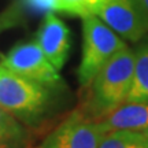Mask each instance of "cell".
Returning a JSON list of instances; mask_svg holds the SVG:
<instances>
[{
    "mask_svg": "<svg viewBox=\"0 0 148 148\" xmlns=\"http://www.w3.org/2000/svg\"><path fill=\"white\" fill-rule=\"evenodd\" d=\"M99 148H148V130H111L107 132Z\"/></svg>",
    "mask_w": 148,
    "mask_h": 148,
    "instance_id": "obj_11",
    "label": "cell"
},
{
    "mask_svg": "<svg viewBox=\"0 0 148 148\" xmlns=\"http://www.w3.org/2000/svg\"><path fill=\"white\" fill-rule=\"evenodd\" d=\"M95 15L125 41L138 42L148 34V14L138 0H103Z\"/></svg>",
    "mask_w": 148,
    "mask_h": 148,
    "instance_id": "obj_5",
    "label": "cell"
},
{
    "mask_svg": "<svg viewBox=\"0 0 148 148\" xmlns=\"http://www.w3.org/2000/svg\"><path fill=\"white\" fill-rule=\"evenodd\" d=\"M104 132L111 130H148V101H126L99 119Z\"/></svg>",
    "mask_w": 148,
    "mask_h": 148,
    "instance_id": "obj_8",
    "label": "cell"
},
{
    "mask_svg": "<svg viewBox=\"0 0 148 148\" xmlns=\"http://www.w3.org/2000/svg\"><path fill=\"white\" fill-rule=\"evenodd\" d=\"M38 148H42V147H38Z\"/></svg>",
    "mask_w": 148,
    "mask_h": 148,
    "instance_id": "obj_15",
    "label": "cell"
},
{
    "mask_svg": "<svg viewBox=\"0 0 148 148\" xmlns=\"http://www.w3.org/2000/svg\"><path fill=\"white\" fill-rule=\"evenodd\" d=\"M26 3L34 10L40 11H59V0H26Z\"/></svg>",
    "mask_w": 148,
    "mask_h": 148,
    "instance_id": "obj_13",
    "label": "cell"
},
{
    "mask_svg": "<svg viewBox=\"0 0 148 148\" xmlns=\"http://www.w3.org/2000/svg\"><path fill=\"white\" fill-rule=\"evenodd\" d=\"M140 3H141V5L144 7V10H145V12L148 14V0H138Z\"/></svg>",
    "mask_w": 148,
    "mask_h": 148,
    "instance_id": "obj_14",
    "label": "cell"
},
{
    "mask_svg": "<svg viewBox=\"0 0 148 148\" xmlns=\"http://www.w3.org/2000/svg\"><path fill=\"white\" fill-rule=\"evenodd\" d=\"M103 0H59V11L81 18L95 15Z\"/></svg>",
    "mask_w": 148,
    "mask_h": 148,
    "instance_id": "obj_12",
    "label": "cell"
},
{
    "mask_svg": "<svg viewBox=\"0 0 148 148\" xmlns=\"http://www.w3.org/2000/svg\"><path fill=\"white\" fill-rule=\"evenodd\" d=\"M126 47V41L100 18L96 15L82 18V55L77 70L79 85L86 88L97 71L116 52Z\"/></svg>",
    "mask_w": 148,
    "mask_h": 148,
    "instance_id": "obj_3",
    "label": "cell"
},
{
    "mask_svg": "<svg viewBox=\"0 0 148 148\" xmlns=\"http://www.w3.org/2000/svg\"><path fill=\"white\" fill-rule=\"evenodd\" d=\"M126 101H148V40L134 49V75Z\"/></svg>",
    "mask_w": 148,
    "mask_h": 148,
    "instance_id": "obj_9",
    "label": "cell"
},
{
    "mask_svg": "<svg viewBox=\"0 0 148 148\" xmlns=\"http://www.w3.org/2000/svg\"><path fill=\"white\" fill-rule=\"evenodd\" d=\"M106 134L99 122L81 108L71 111L44 138L42 148H99Z\"/></svg>",
    "mask_w": 148,
    "mask_h": 148,
    "instance_id": "obj_6",
    "label": "cell"
},
{
    "mask_svg": "<svg viewBox=\"0 0 148 148\" xmlns=\"http://www.w3.org/2000/svg\"><path fill=\"white\" fill-rule=\"evenodd\" d=\"M134 75V49L123 48L101 67L86 86L88 97L84 111L93 119H99L126 103Z\"/></svg>",
    "mask_w": 148,
    "mask_h": 148,
    "instance_id": "obj_1",
    "label": "cell"
},
{
    "mask_svg": "<svg viewBox=\"0 0 148 148\" xmlns=\"http://www.w3.org/2000/svg\"><path fill=\"white\" fill-rule=\"evenodd\" d=\"M0 63L5 69L52 89L63 84L59 70L47 59L36 40L18 42L1 58Z\"/></svg>",
    "mask_w": 148,
    "mask_h": 148,
    "instance_id": "obj_4",
    "label": "cell"
},
{
    "mask_svg": "<svg viewBox=\"0 0 148 148\" xmlns=\"http://www.w3.org/2000/svg\"><path fill=\"white\" fill-rule=\"evenodd\" d=\"M29 130L16 118L0 108V148H25Z\"/></svg>",
    "mask_w": 148,
    "mask_h": 148,
    "instance_id": "obj_10",
    "label": "cell"
},
{
    "mask_svg": "<svg viewBox=\"0 0 148 148\" xmlns=\"http://www.w3.org/2000/svg\"><path fill=\"white\" fill-rule=\"evenodd\" d=\"M36 42L51 63L60 70L70 53V30L55 12L48 11L36 33Z\"/></svg>",
    "mask_w": 148,
    "mask_h": 148,
    "instance_id": "obj_7",
    "label": "cell"
},
{
    "mask_svg": "<svg viewBox=\"0 0 148 148\" xmlns=\"http://www.w3.org/2000/svg\"><path fill=\"white\" fill-rule=\"evenodd\" d=\"M52 104V88L22 77L0 63V108L26 126L45 115Z\"/></svg>",
    "mask_w": 148,
    "mask_h": 148,
    "instance_id": "obj_2",
    "label": "cell"
}]
</instances>
